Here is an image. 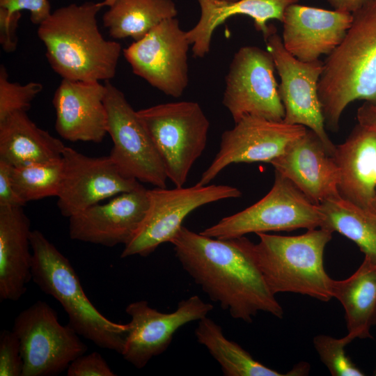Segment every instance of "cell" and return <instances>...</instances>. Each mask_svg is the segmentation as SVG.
I'll return each instance as SVG.
<instances>
[{"instance_id": "6da1fadb", "label": "cell", "mask_w": 376, "mask_h": 376, "mask_svg": "<svg viewBox=\"0 0 376 376\" xmlns=\"http://www.w3.org/2000/svg\"><path fill=\"white\" fill-rule=\"evenodd\" d=\"M171 244L185 272L232 318L251 323L262 311L283 318L253 257V242L246 237L214 238L182 226Z\"/></svg>"}, {"instance_id": "7a4b0ae2", "label": "cell", "mask_w": 376, "mask_h": 376, "mask_svg": "<svg viewBox=\"0 0 376 376\" xmlns=\"http://www.w3.org/2000/svg\"><path fill=\"white\" fill-rule=\"evenodd\" d=\"M102 8L100 2L71 3L38 26L47 59L63 79L100 81L115 76L122 48L101 34L96 16Z\"/></svg>"}, {"instance_id": "3957f363", "label": "cell", "mask_w": 376, "mask_h": 376, "mask_svg": "<svg viewBox=\"0 0 376 376\" xmlns=\"http://www.w3.org/2000/svg\"><path fill=\"white\" fill-rule=\"evenodd\" d=\"M341 43L327 56L318 82L325 127L339 129L341 115L355 100L376 105V0L353 12Z\"/></svg>"}, {"instance_id": "277c9868", "label": "cell", "mask_w": 376, "mask_h": 376, "mask_svg": "<svg viewBox=\"0 0 376 376\" xmlns=\"http://www.w3.org/2000/svg\"><path fill=\"white\" fill-rule=\"evenodd\" d=\"M31 246L32 280L61 304L68 317V324L97 346L121 354L128 323L114 322L95 307L69 260L40 230H32Z\"/></svg>"}, {"instance_id": "5b68a950", "label": "cell", "mask_w": 376, "mask_h": 376, "mask_svg": "<svg viewBox=\"0 0 376 376\" xmlns=\"http://www.w3.org/2000/svg\"><path fill=\"white\" fill-rule=\"evenodd\" d=\"M332 234L323 228L295 236L257 233L259 242L253 243V254L271 291L330 301L334 279L324 269V251Z\"/></svg>"}, {"instance_id": "8992f818", "label": "cell", "mask_w": 376, "mask_h": 376, "mask_svg": "<svg viewBox=\"0 0 376 376\" xmlns=\"http://www.w3.org/2000/svg\"><path fill=\"white\" fill-rule=\"evenodd\" d=\"M175 187H183L207 144L210 121L196 102H167L137 111Z\"/></svg>"}, {"instance_id": "52a82bcc", "label": "cell", "mask_w": 376, "mask_h": 376, "mask_svg": "<svg viewBox=\"0 0 376 376\" xmlns=\"http://www.w3.org/2000/svg\"><path fill=\"white\" fill-rule=\"evenodd\" d=\"M324 220L320 204L311 201L290 180L275 171L273 186L263 198L240 212L224 217L201 233L229 239L249 233L313 229L320 228Z\"/></svg>"}, {"instance_id": "ba28073f", "label": "cell", "mask_w": 376, "mask_h": 376, "mask_svg": "<svg viewBox=\"0 0 376 376\" xmlns=\"http://www.w3.org/2000/svg\"><path fill=\"white\" fill-rule=\"evenodd\" d=\"M13 330L20 342L22 376L58 375L88 350L79 335L70 325H62L56 311L43 301L21 311Z\"/></svg>"}, {"instance_id": "9c48e42d", "label": "cell", "mask_w": 376, "mask_h": 376, "mask_svg": "<svg viewBox=\"0 0 376 376\" xmlns=\"http://www.w3.org/2000/svg\"><path fill=\"white\" fill-rule=\"evenodd\" d=\"M149 207L132 239L125 245L121 258L146 257L177 235L185 219L197 208L221 200L242 196L237 188L225 185L184 187H156L148 189Z\"/></svg>"}, {"instance_id": "30bf717a", "label": "cell", "mask_w": 376, "mask_h": 376, "mask_svg": "<svg viewBox=\"0 0 376 376\" xmlns=\"http://www.w3.org/2000/svg\"><path fill=\"white\" fill-rule=\"evenodd\" d=\"M104 85L107 133L113 141L109 157L126 177L167 187L164 164L137 111L109 80Z\"/></svg>"}, {"instance_id": "8fae6325", "label": "cell", "mask_w": 376, "mask_h": 376, "mask_svg": "<svg viewBox=\"0 0 376 376\" xmlns=\"http://www.w3.org/2000/svg\"><path fill=\"white\" fill-rule=\"evenodd\" d=\"M270 53L257 46H244L234 54L225 79L222 104L235 123L244 116L283 121L285 109L274 76Z\"/></svg>"}, {"instance_id": "7c38bea8", "label": "cell", "mask_w": 376, "mask_h": 376, "mask_svg": "<svg viewBox=\"0 0 376 376\" xmlns=\"http://www.w3.org/2000/svg\"><path fill=\"white\" fill-rule=\"evenodd\" d=\"M190 45L186 31L173 17L159 24L123 52L136 75L164 94L179 97L189 84Z\"/></svg>"}, {"instance_id": "4fadbf2b", "label": "cell", "mask_w": 376, "mask_h": 376, "mask_svg": "<svg viewBox=\"0 0 376 376\" xmlns=\"http://www.w3.org/2000/svg\"><path fill=\"white\" fill-rule=\"evenodd\" d=\"M276 31L265 40L281 79L279 93L285 109L283 121L313 131L328 153L333 156L336 145L326 132L318 96V82L324 62L319 59L311 62L299 61L285 49L281 37Z\"/></svg>"}, {"instance_id": "5bb4252c", "label": "cell", "mask_w": 376, "mask_h": 376, "mask_svg": "<svg viewBox=\"0 0 376 376\" xmlns=\"http://www.w3.org/2000/svg\"><path fill=\"white\" fill-rule=\"evenodd\" d=\"M307 127L283 121L246 116L221 136L219 148L197 182L210 184L225 168L235 163L267 162L279 156Z\"/></svg>"}, {"instance_id": "9a60e30c", "label": "cell", "mask_w": 376, "mask_h": 376, "mask_svg": "<svg viewBox=\"0 0 376 376\" xmlns=\"http://www.w3.org/2000/svg\"><path fill=\"white\" fill-rule=\"evenodd\" d=\"M212 309V304L198 295L180 301L171 313L159 311L145 300L130 303L125 308L131 320L121 355L135 368H143L152 357L166 350L181 327L200 320Z\"/></svg>"}, {"instance_id": "2e32d148", "label": "cell", "mask_w": 376, "mask_h": 376, "mask_svg": "<svg viewBox=\"0 0 376 376\" xmlns=\"http://www.w3.org/2000/svg\"><path fill=\"white\" fill-rule=\"evenodd\" d=\"M62 159L63 175L57 205L65 217L141 185L123 175L109 156L91 157L65 146Z\"/></svg>"}, {"instance_id": "e0dca14e", "label": "cell", "mask_w": 376, "mask_h": 376, "mask_svg": "<svg viewBox=\"0 0 376 376\" xmlns=\"http://www.w3.org/2000/svg\"><path fill=\"white\" fill-rule=\"evenodd\" d=\"M148 207V189L141 185L69 217V236L109 247L125 245L141 226Z\"/></svg>"}, {"instance_id": "ac0fdd59", "label": "cell", "mask_w": 376, "mask_h": 376, "mask_svg": "<svg viewBox=\"0 0 376 376\" xmlns=\"http://www.w3.org/2000/svg\"><path fill=\"white\" fill-rule=\"evenodd\" d=\"M269 164L315 204L340 196L338 167L319 136L308 128Z\"/></svg>"}, {"instance_id": "d6986e66", "label": "cell", "mask_w": 376, "mask_h": 376, "mask_svg": "<svg viewBox=\"0 0 376 376\" xmlns=\"http://www.w3.org/2000/svg\"><path fill=\"white\" fill-rule=\"evenodd\" d=\"M352 21V14L348 12L294 3L284 14L282 42L299 61H317L341 43Z\"/></svg>"}, {"instance_id": "ffe728a7", "label": "cell", "mask_w": 376, "mask_h": 376, "mask_svg": "<svg viewBox=\"0 0 376 376\" xmlns=\"http://www.w3.org/2000/svg\"><path fill=\"white\" fill-rule=\"evenodd\" d=\"M105 93L98 81L63 79L52 100L57 133L70 141L101 142L107 134Z\"/></svg>"}, {"instance_id": "44dd1931", "label": "cell", "mask_w": 376, "mask_h": 376, "mask_svg": "<svg viewBox=\"0 0 376 376\" xmlns=\"http://www.w3.org/2000/svg\"><path fill=\"white\" fill-rule=\"evenodd\" d=\"M338 167V191L343 199L374 210L376 194V130L358 123L333 155Z\"/></svg>"}, {"instance_id": "7402d4cb", "label": "cell", "mask_w": 376, "mask_h": 376, "mask_svg": "<svg viewBox=\"0 0 376 376\" xmlns=\"http://www.w3.org/2000/svg\"><path fill=\"white\" fill-rule=\"evenodd\" d=\"M30 220L23 207H0V299L16 301L32 279Z\"/></svg>"}, {"instance_id": "603a6c76", "label": "cell", "mask_w": 376, "mask_h": 376, "mask_svg": "<svg viewBox=\"0 0 376 376\" xmlns=\"http://www.w3.org/2000/svg\"><path fill=\"white\" fill-rule=\"evenodd\" d=\"M201 16L196 24L186 31L196 58H203L208 54L214 31L229 17L242 15L250 17L256 29L265 39L274 26L268 22L276 19L282 22L286 9L299 0H237L226 2L219 0H196Z\"/></svg>"}, {"instance_id": "cb8c5ba5", "label": "cell", "mask_w": 376, "mask_h": 376, "mask_svg": "<svg viewBox=\"0 0 376 376\" xmlns=\"http://www.w3.org/2000/svg\"><path fill=\"white\" fill-rule=\"evenodd\" d=\"M65 146L38 127L26 111H16L0 121V160L11 166L62 158Z\"/></svg>"}, {"instance_id": "d4e9b609", "label": "cell", "mask_w": 376, "mask_h": 376, "mask_svg": "<svg viewBox=\"0 0 376 376\" xmlns=\"http://www.w3.org/2000/svg\"><path fill=\"white\" fill-rule=\"evenodd\" d=\"M332 294L343 307L347 339L372 338L370 330L376 325V260L365 256L350 277L334 279Z\"/></svg>"}, {"instance_id": "484cf974", "label": "cell", "mask_w": 376, "mask_h": 376, "mask_svg": "<svg viewBox=\"0 0 376 376\" xmlns=\"http://www.w3.org/2000/svg\"><path fill=\"white\" fill-rule=\"evenodd\" d=\"M109 7L102 22L116 39L139 40L159 24L178 15L173 0H116Z\"/></svg>"}, {"instance_id": "4316f807", "label": "cell", "mask_w": 376, "mask_h": 376, "mask_svg": "<svg viewBox=\"0 0 376 376\" xmlns=\"http://www.w3.org/2000/svg\"><path fill=\"white\" fill-rule=\"evenodd\" d=\"M195 336L226 376H295L292 369L281 373L256 361L239 344L228 339L222 328L207 316L198 320Z\"/></svg>"}, {"instance_id": "83f0119b", "label": "cell", "mask_w": 376, "mask_h": 376, "mask_svg": "<svg viewBox=\"0 0 376 376\" xmlns=\"http://www.w3.org/2000/svg\"><path fill=\"white\" fill-rule=\"evenodd\" d=\"M320 205L324 214L320 228L346 237L364 256L376 260V211L357 206L340 196Z\"/></svg>"}, {"instance_id": "f1b7e54d", "label": "cell", "mask_w": 376, "mask_h": 376, "mask_svg": "<svg viewBox=\"0 0 376 376\" xmlns=\"http://www.w3.org/2000/svg\"><path fill=\"white\" fill-rule=\"evenodd\" d=\"M63 175V159L11 166L10 178L17 195L25 202L58 196Z\"/></svg>"}, {"instance_id": "f546056e", "label": "cell", "mask_w": 376, "mask_h": 376, "mask_svg": "<svg viewBox=\"0 0 376 376\" xmlns=\"http://www.w3.org/2000/svg\"><path fill=\"white\" fill-rule=\"evenodd\" d=\"M313 345L321 361L332 376H363L345 354V347L351 342L346 336L341 338L320 334L314 337Z\"/></svg>"}, {"instance_id": "4dcf8cb0", "label": "cell", "mask_w": 376, "mask_h": 376, "mask_svg": "<svg viewBox=\"0 0 376 376\" xmlns=\"http://www.w3.org/2000/svg\"><path fill=\"white\" fill-rule=\"evenodd\" d=\"M40 83L22 85L11 82L4 65L0 66V121L16 111H27L32 100L42 90Z\"/></svg>"}, {"instance_id": "1f68e13d", "label": "cell", "mask_w": 376, "mask_h": 376, "mask_svg": "<svg viewBox=\"0 0 376 376\" xmlns=\"http://www.w3.org/2000/svg\"><path fill=\"white\" fill-rule=\"evenodd\" d=\"M24 361L21 345L13 330L0 334V376H22Z\"/></svg>"}, {"instance_id": "d6a6232c", "label": "cell", "mask_w": 376, "mask_h": 376, "mask_svg": "<svg viewBox=\"0 0 376 376\" xmlns=\"http://www.w3.org/2000/svg\"><path fill=\"white\" fill-rule=\"evenodd\" d=\"M68 376H115L116 374L110 368L102 356L93 352L82 354L69 365Z\"/></svg>"}, {"instance_id": "836d02e7", "label": "cell", "mask_w": 376, "mask_h": 376, "mask_svg": "<svg viewBox=\"0 0 376 376\" xmlns=\"http://www.w3.org/2000/svg\"><path fill=\"white\" fill-rule=\"evenodd\" d=\"M0 7L10 12L27 10L31 13V22L38 26L52 13L48 0H0Z\"/></svg>"}, {"instance_id": "e575fe53", "label": "cell", "mask_w": 376, "mask_h": 376, "mask_svg": "<svg viewBox=\"0 0 376 376\" xmlns=\"http://www.w3.org/2000/svg\"><path fill=\"white\" fill-rule=\"evenodd\" d=\"M20 17V11L10 12L0 7V43L7 53L13 52L17 48L16 29Z\"/></svg>"}, {"instance_id": "d590c367", "label": "cell", "mask_w": 376, "mask_h": 376, "mask_svg": "<svg viewBox=\"0 0 376 376\" xmlns=\"http://www.w3.org/2000/svg\"><path fill=\"white\" fill-rule=\"evenodd\" d=\"M11 166L0 160V207H23L25 203L16 193L10 178Z\"/></svg>"}, {"instance_id": "8d00e7d4", "label": "cell", "mask_w": 376, "mask_h": 376, "mask_svg": "<svg viewBox=\"0 0 376 376\" xmlns=\"http://www.w3.org/2000/svg\"><path fill=\"white\" fill-rule=\"evenodd\" d=\"M358 123L376 130V105L365 102L357 111Z\"/></svg>"}, {"instance_id": "74e56055", "label": "cell", "mask_w": 376, "mask_h": 376, "mask_svg": "<svg viewBox=\"0 0 376 376\" xmlns=\"http://www.w3.org/2000/svg\"><path fill=\"white\" fill-rule=\"evenodd\" d=\"M372 0H327L334 10L352 13Z\"/></svg>"}, {"instance_id": "f35d334b", "label": "cell", "mask_w": 376, "mask_h": 376, "mask_svg": "<svg viewBox=\"0 0 376 376\" xmlns=\"http://www.w3.org/2000/svg\"><path fill=\"white\" fill-rule=\"evenodd\" d=\"M116 0H103L102 1L100 2V5L104 6H110Z\"/></svg>"}, {"instance_id": "ab89813d", "label": "cell", "mask_w": 376, "mask_h": 376, "mask_svg": "<svg viewBox=\"0 0 376 376\" xmlns=\"http://www.w3.org/2000/svg\"><path fill=\"white\" fill-rule=\"evenodd\" d=\"M373 208H374V210L376 211V194H375V197L374 200Z\"/></svg>"}, {"instance_id": "60d3db41", "label": "cell", "mask_w": 376, "mask_h": 376, "mask_svg": "<svg viewBox=\"0 0 376 376\" xmlns=\"http://www.w3.org/2000/svg\"><path fill=\"white\" fill-rule=\"evenodd\" d=\"M219 1H226V2H235L237 0H219Z\"/></svg>"}, {"instance_id": "b9f144b4", "label": "cell", "mask_w": 376, "mask_h": 376, "mask_svg": "<svg viewBox=\"0 0 376 376\" xmlns=\"http://www.w3.org/2000/svg\"><path fill=\"white\" fill-rule=\"evenodd\" d=\"M375 375L376 376V370H375Z\"/></svg>"}]
</instances>
